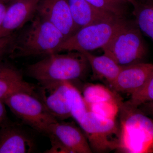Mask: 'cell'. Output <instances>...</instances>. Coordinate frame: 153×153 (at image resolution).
<instances>
[{"mask_svg":"<svg viewBox=\"0 0 153 153\" xmlns=\"http://www.w3.org/2000/svg\"><path fill=\"white\" fill-rule=\"evenodd\" d=\"M97 8L120 19H125L128 2L126 0H85Z\"/></svg>","mask_w":153,"mask_h":153,"instance_id":"ffe728a7","label":"cell"},{"mask_svg":"<svg viewBox=\"0 0 153 153\" xmlns=\"http://www.w3.org/2000/svg\"><path fill=\"white\" fill-rule=\"evenodd\" d=\"M121 66L143 62L148 48L136 23L126 20L109 42L101 48Z\"/></svg>","mask_w":153,"mask_h":153,"instance_id":"277c9868","label":"cell"},{"mask_svg":"<svg viewBox=\"0 0 153 153\" xmlns=\"http://www.w3.org/2000/svg\"><path fill=\"white\" fill-rule=\"evenodd\" d=\"M85 55L91 67L92 78L105 81L111 86L116 79L122 66L107 55L95 56L88 51L80 52Z\"/></svg>","mask_w":153,"mask_h":153,"instance_id":"9a60e30c","label":"cell"},{"mask_svg":"<svg viewBox=\"0 0 153 153\" xmlns=\"http://www.w3.org/2000/svg\"><path fill=\"white\" fill-rule=\"evenodd\" d=\"M48 136L52 147L47 153H92L85 134L74 124L58 121Z\"/></svg>","mask_w":153,"mask_h":153,"instance_id":"ba28073f","label":"cell"},{"mask_svg":"<svg viewBox=\"0 0 153 153\" xmlns=\"http://www.w3.org/2000/svg\"><path fill=\"white\" fill-rule=\"evenodd\" d=\"M153 101V74L136 91L131 94L128 102L131 105L138 107L144 103Z\"/></svg>","mask_w":153,"mask_h":153,"instance_id":"44dd1931","label":"cell"},{"mask_svg":"<svg viewBox=\"0 0 153 153\" xmlns=\"http://www.w3.org/2000/svg\"><path fill=\"white\" fill-rule=\"evenodd\" d=\"M68 81L39 83L37 95L49 112L58 120L71 117L67 100Z\"/></svg>","mask_w":153,"mask_h":153,"instance_id":"30bf717a","label":"cell"},{"mask_svg":"<svg viewBox=\"0 0 153 153\" xmlns=\"http://www.w3.org/2000/svg\"><path fill=\"white\" fill-rule=\"evenodd\" d=\"M92 152L116 150L118 146L120 125L116 120L103 117L89 111L78 124Z\"/></svg>","mask_w":153,"mask_h":153,"instance_id":"52a82bcc","label":"cell"},{"mask_svg":"<svg viewBox=\"0 0 153 153\" xmlns=\"http://www.w3.org/2000/svg\"><path fill=\"white\" fill-rule=\"evenodd\" d=\"M141 1L153 4V0H142Z\"/></svg>","mask_w":153,"mask_h":153,"instance_id":"f1b7e54d","label":"cell"},{"mask_svg":"<svg viewBox=\"0 0 153 153\" xmlns=\"http://www.w3.org/2000/svg\"><path fill=\"white\" fill-rule=\"evenodd\" d=\"M7 7L4 0H0V27L4 19Z\"/></svg>","mask_w":153,"mask_h":153,"instance_id":"4316f807","label":"cell"},{"mask_svg":"<svg viewBox=\"0 0 153 153\" xmlns=\"http://www.w3.org/2000/svg\"><path fill=\"white\" fill-rule=\"evenodd\" d=\"M16 36L14 33L10 36L0 38V62L4 55L8 54L10 47Z\"/></svg>","mask_w":153,"mask_h":153,"instance_id":"cb8c5ba5","label":"cell"},{"mask_svg":"<svg viewBox=\"0 0 153 153\" xmlns=\"http://www.w3.org/2000/svg\"><path fill=\"white\" fill-rule=\"evenodd\" d=\"M115 19L92 24L79 29L62 42L55 53L63 52H89L106 45L126 22Z\"/></svg>","mask_w":153,"mask_h":153,"instance_id":"8992f818","label":"cell"},{"mask_svg":"<svg viewBox=\"0 0 153 153\" xmlns=\"http://www.w3.org/2000/svg\"><path fill=\"white\" fill-rule=\"evenodd\" d=\"M38 16L47 20L62 33L65 40L78 31L67 0H40Z\"/></svg>","mask_w":153,"mask_h":153,"instance_id":"9c48e42d","label":"cell"},{"mask_svg":"<svg viewBox=\"0 0 153 153\" xmlns=\"http://www.w3.org/2000/svg\"><path fill=\"white\" fill-rule=\"evenodd\" d=\"M89 63L81 52L52 53L28 66L27 73L39 83L77 80L85 76Z\"/></svg>","mask_w":153,"mask_h":153,"instance_id":"3957f363","label":"cell"},{"mask_svg":"<svg viewBox=\"0 0 153 153\" xmlns=\"http://www.w3.org/2000/svg\"><path fill=\"white\" fill-rule=\"evenodd\" d=\"M66 94L71 117L79 124L86 113L89 111L88 106L81 92L69 81L67 82Z\"/></svg>","mask_w":153,"mask_h":153,"instance_id":"ac0fdd59","label":"cell"},{"mask_svg":"<svg viewBox=\"0 0 153 153\" xmlns=\"http://www.w3.org/2000/svg\"><path fill=\"white\" fill-rule=\"evenodd\" d=\"M15 0H4V1L6 3V4H10L13 1Z\"/></svg>","mask_w":153,"mask_h":153,"instance_id":"f546056e","label":"cell"},{"mask_svg":"<svg viewBox=\"0 0 153 153\" xmlns=\"http://www.w3.org/2000/svg\"><path fill=\"white\" fill-rule=\"evenodd\" d=\"M120 136L116 151L123 153H153V120L128 101L120 107Z\"/></svg>","mask_w":153,"mask_h":153,"instance_id":"6da1fadb","label":"cell"},{"mask_svg":"<svg viewBox=\"0 0 153 153\" xmlns=\"http://www.w3.org/2000/svg\"><path fill=\"white\" fill-rule=\"evenodd\" d=\"M33 139L20 126L9 122L0 127V153H28L34 151Z\"/></svg>","mask_w":153,"mask_h":153,"instance_id":"4fadbf2b","label":"cell"},{"mask_svg":"<svg viewBox=\"0 0 153 153\" xmlns=\"http://www.w3.org/2000/svg\"><path fill=\"white\" fill-rule=\"evenodd\" d=\"M122 102L118 103L115 102H99L90 105L88 106V109L90 111L103 117L116 120L119 112L120 107Z\"/></svg>","mask_w":153,"mask_h":153,"instance_id":"7402d4cb","label":"cell"},{"mask_svg":"<svg viewBox=\"0 0 153 153\" xmlns=\"http://www.w3.org/2000/svg\"><path fill=\"white\" fill-rule=\"evenodd\" d=\"M36 86L23 78L0 79V100L4 101L10 97L20 92L36 94Z\"/></svg>","mask_w":153,"mask_h":153,"instance_id":"d6986e66","label":"cell"},{"mask_svg":"<svg viewBox=\"0 0 153 153\" xmlns=\"http://www.w3.org/2000/svg\"><path fill=\"white\" fill-rule=\"evenodd\" d=\"M153 74V64L140 63L122 66L111 85L117 92L131 94L140 88Z\"/></svg>","mask_w":153,"mask_h":153,"instance_id":"8fae6325","label":"cell"},{"mask_svg":"<svg viewBox=\"0 0 153 153\" xmlns=\"http://www.w3.org/2000/svg\"><path fill=\"white\" fill-rule=\"evenodd\" d=\"M81 93L88 108L99 102H115L122 103L123 102L117 92L101 84L88 83L83 86Z\"/></svg>","mask_w":153,"mask_h":153,"instance_id":"2e32d148","label":"cell"},{"mask_svg":"<svg viewBox=\"0 0 153 153\" xmlns=\"http://www.w3.org/2000/svg\"><path fill=\"white\" fill-rule=\"evenodd\" d=\"M40 0H15L9 4L4 19L0 27V38L14 34L30 19Z\"/></svg>","mask_w":153,"mask_h":153,"instance_id":"7c38bea8","label":"cell"},{"mask_svg":"<svg viewBox=\"0 0 153 153\" xmlns=\"http://www.w3.org/2000/svg\"><path fill=\"white\" fill-rule=\"evenodd\" d=\"M71 16L78 30L88 25L120 19L91 5L85 0H67Z\"/></svg>","mask_w":153,"mask_h":153,"instance_id":"5bb4252c","label":"cell"},{"mask_svg":"<svg viewBox=\"0 0 153 153\" xmlns=\"http://www.w3.org/2000/svg\"><path fill=\"white\" fill-rule=\"evenodd\" d=\"M128 2L129 4H131L133 6L136 3L137 0H126Z\"/></svg>","mask_w":153,"mask_h":153,"instance_id":"83f0119b","label":"cell"},{"mask_svg":"<svg viewBox=\"0 0 153 153\" xmlns=\"http://www.w3.org/2000/svg\"><path fill=\"white\" fill-rule=\"evenodd\" d=\"M138 108L145 114L153 120V101L144 103Z\"/></svg>","mask_w":153,"mask_h":153,"instance_id":"484cf974","label":"cell"},{"mask_svg":"<svg viewBox=\"0 0 153 153\" xmlns=\"http://www.w3.org/2000/svg\"><path fill=\"white\" fill-rule=\"evenodd\" d=\"M133 6L136 23L142 33L153 42V4L137 0Z\"/></svg>","mask_w":153,"mask_h":153,"instance_id":"e0dca14e","label":"cell"},{"mask_svg":"<svg viewBox=\"0 0 153 153\" xmlns=\"http://www.w3.org/2000/svg\"><path fill=\"white\" fill-rule=\"evenodd\" d=\"M4 102L24 123L47 135L58 121L49 112L37 94L20 92Z\"/></svg>","mask_w":153,"mask_h":153,"instance_id":"5b68a950","label":"cell"},{"mask_svg":"<svg viewBox=\"0 0 153 153\" xmlns=\"http://www.w3.org/2000/svg\"><path fill=\"white\" fill-rule=\"evenodd\" d=\"M9 122L10 121L7 114L5 104L4 101L0 100V127Z\"/></svg>","mask_w":153,"mask_h":153,"instance_id":"d4e9b609","label":"cell"},{"mask_svg":"<svg viewBox=\"0 0 153 153\" xmlns=\"http://www.w3.org/2000/svg\"><path fill=\"white\" fill-rule=\"evenodd\" d=\"M65 38L52 24L38 16L16 37L8 52L12 59L48 55L55 53Z\"/></svg>","mask_w":153,"mask_h":153,"instance_id":"7a4b0ae2","label":"cell"},{"mask_svg":"<svg viewBox=\"0 0 153 153\" xmlns=\"http://www.w3.org/2000/svg\"><path fill=\"white\" fill-rule=\"evenodd\" d=\"M23 78L21 72L13 66L0 62V79Z\"/></svg>","mask_w":153,"mask_h":153,"instance_id":"603a6c76","label":"cell"}]
</instances>
